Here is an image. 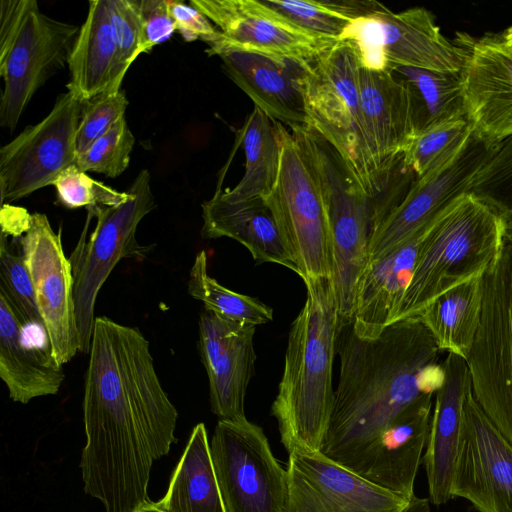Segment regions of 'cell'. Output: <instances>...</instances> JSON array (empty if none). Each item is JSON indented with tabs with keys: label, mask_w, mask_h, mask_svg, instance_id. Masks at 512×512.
<instances>
[{
	"label": "cell",
	"mask_w": 512,
	"mask_h": 512,
	"mask_svg": "<svg viewBox=\"0 0 512 512\" xmlns=\"http://www.w3.org/2000/svg\"><path fill=\"white\" fill-rule=\"evenodd\" d=\"M360 61L354 46L340 40L302 64V90L313 127L341 155L373 199V219L404 195L412 172L403 160L393 171L380 164L364 123L359 95Z\"/></svg>",
	"instance_id": "cell-4"
},
{
	"label": "cell",
	"mask_w": 512,
	"mask_h": 512,
	"mask_svg": "<svg viewBox=\"0 0 512 512\" xmlns=\"http://www.w3.org/2000/svg\"><path fill=\"white\" fill-rule=\"evenodd\" d=\"M472 132L467 119L426 130L418 134L403 153V164L421 178L455 156Z\"/></svg>",
	"instance_id": "cell-34"
},
{
	"label": "cell",
	"mask_w": 512,
	"mask_h": 512,
	"mask_svg": "<svg viewBox=\"0 0 512 512\" xmlns=\"http://www.w3.org/2000/svg\"><path fill=\"white\" fill-rule=\"evenodd\" d=\"M358 81L367 133L381 166L391 172L417 135L409 89L388 70L360 66Z\"/></svg>",
	"instance_id": "cell-23"
},
{
	"label": "cell",
	"mask_w": 512,
	"mask_h": 512,
	"mask_svg": "<svg viewBox=\"0 0 512 512\" xmlns=\"http://www.w3.org/2000/svg\"><path fill=\"white\" fill-rule=\"evenodd\" d=\"M155 504L165 512H225L203 423L193 428L167 492Z\"/></svg>",
	"instance_id": "cell-29"
},
{
	"label": "cell",
	"mask_w": 512,
	"mask_h": 512,
	"mask_svg": "<svg viewBox=\"0 0 512 512\" xmlns=\"http://www.w3.org/2000/svg\"><path fill=\"white\" fill-rule=\"evenodd\" d=\"M473 277L448 290L418 316L441 351L467 360L482 313L483 280Z\"/></svg>",
	"instance_id": "cell-30"
},
{
	"label": "cell",
	"mask_w": 512,
	"mask_h": 512,
	"mask_svg": "<svg viewBox=\"0 0 512 512\" xmlns=\"http://www.w3.org/2000/svg\"><path fill=\"white\" fill-rule=\"evenodd\" d=\"M210 450L225 512H288L287 470L261 427L218 420Z\"/></svg>",
	"instance_id": "cell-11"
},
{
	"label": "cell",
	"mask_w": 512,
	"mask_h": 512,
	"mask_svg": "<svg viewBox=\"0 0 512 512\" xmlns=\"http://www.w3.org/2000/svg\"><path fill=\"white\" fill-rule=\"evenodd\" d=\"M245 154V172L238 184L221 192L232 201L267 197L273 189L280 165V139L276 122L254 107L239 134Z\"/></svg>",
	"instance_id": "cell-31"
},
{
	"label": "cell",
	"mask_w": 512,
	"mask_h": 512,
	"mask_svg": "<svg viewBox=\"0 0 512 512\" xmlns=\"http://www.w3.org/2000/svg\"><path fill=\"white\" fill-rule=\"evenodd\" d=\"M462 45L466 118L477 136L497 144L512 136V47L502 36L464 39Z\"/></svg>",
	"instance_id": "cell-20"
},
{
	"label": "cell",
	"mask_w": 512,
	"mask_h": 512,
	"mask_svg": "<svg viewBox=\"0 0 512 512\" xmlns=\"http://www.w3.org/2000/svg\"><path fill=\"white\" fill-rule=\"evenodd\" d=\"M134 512H165L157 507L155 502L147 501L145 504H143L141 507H139Z\"/></svg>",
	"instance_id": "cell-46"
},
{
	"label": "cell",
	"mask_w": 512,
	"mask_h": 512,
	"mask_svg": "<svg viewBox=\"0 0 512 512\" xmlns=\"http://www.w3.org/2000/svg\"><path fill=\"white\" fill-rule=\"evenodd\" d=\"M85 375L84 491L106 512H134L148 499L153 463L167 455L178 412L135 327L95 318Z\"/></svg>",
	"instance_id": "cell-1"
},
{
	"label": "cell",
	"mask_w": 512,
	"mask_h": 512,
	"mask_svg": "<svg viewBox=\"0 0 512 512\" xmlns=\"http://www.w3.org/2000/svg\"><path fill=\"white\" fill-rule=\"evenodd\" d=\"M429 498H419L415 495L400 512H430Z\"/></svg>",
	"instance_id": "cell-44"
},
{
	"label": "cell",
	"mask_w": 512,
	"mask_h": 512,
	"mask_svg": "<svg viewBox=\"0 0 512 512\" xmlns=\"http://www.w3.org/2000/svg\"><path fill=\"white\" fill-rule=\"evenodd\" d=\"M434 337L419 317L388 325L373 339L339 325L340 373L320 453L352 471L406 408L435 396L445 378Z\"/></svg>",
	"instance_id": "cell-2"
},
{
	"label": "cell",
	"mask_w": 512,
	"mask_h": 512,
	"mask_svg": "<svg viewBox=\"0 0 512 512\" xmlns=\"http://www.w3.org/2000/svg\"><path fill=\"white\" fill-rule=\"evenodd\" d=\"M392 72L409 89L417 135L443 124L467 119L460 73L415 67H397Z\"/></svg>",
	"instance_id": "cell-32"
},
{
	"label": "cell",
	"mask_w": 512,
	"mask_h": 512,
	"mask_svg": "<svg viewBox=\"0 0 512 512\" xmlns=\"http://www.w3.org/2000/svg\"><path fill=\"white\" fill-rule=\"evenodd\" d=\"M287 474L288 512H400L409 502L319 451L289 453Z\"/></svg>",
	"instance_id": "cell-18"
},
{
	"label": "cell",
	"mask_w": 512,
	"mask_h": 512,
	"mask_svg": "<svg viewBox=\"0 0 512 512\" xmlns=\"http://www.w3.org/2000/svg\"><path fill=\"white\" fill-rule=\"evenodd\" d=\"M424 226L387 255L369 261L356 289L351 324L363 339L378 337L390 325L411 280L422 241L430 227Z\"/></svg>",
	"instance_id": "cell-27"
},
{
	"label": "cell",
	"mask_w": 512,
	"mask_h": 512,
	"mask_svg": "<svg viewBox=\"0 0 512 512\" xmlns=\"http://www.w3.org/2000/svg\"><path fill=\"white\" fill-rule=\"evenodd\" d=\"M134 144L135 137L123 117L85 152L77 155L74 165L84 172L116 178L129 166Z\"/></svg>",
	"instance_id": "cell-38"
},
{
	"label": "cell",
	"mask_w": 512,
	"mask_h": 512,
	"mask_svg": "<svg viewBox=\"0 0 512 512\" xmlns=\"http://www.w3.org/2000/svg\"><path fill=\"white\" fill-rule=\"evenodd\" d=\"M80 27L44 14L36 0L0 1V125L11 131L35 92L68 63Z\"/></svg>",
	"instance_id": "cell-6"
},
{
	"label": "cell",
	"mask_w": 512,
	"mask_h": 512,
	"mask_svg": "<svg viewBox=\"0 0 512 512\" xmlns=\"http://www.w3.org/2000/svg\"><path fill=\"white\" fill-rule=\"evenodd\" d=\"M147 52L170 39L176 25L169 11V0H137Z\"/></svg>",
	"instance_id": "cell-43"
},
{
	"label": "cell",
	"mask_w": 512,
	"mask_h": 512,
	"mask_svg": "<svg viewBox=\"0 0 512 512\" xmlns=\"http://www.w3.org/2000/svg\"><path fill=\"white\" fill-rule=\"evenodd\" d=\"M255 330L204 307L200 312L198 349L208 377L211 410L219 420L247 419L244 404L255 371Z\"/></svg>",
	"instance_id": "cell-19"
},
{
	"label": "cell",
	"mask_w": 512,
	"mask_h": 512,
	"mask_svg": "<svg viewBox=\"0 0 512 512\" xmlns=\"http://www.w3.org/2000/svg\"><path fill=\"white\" fill-rule=\"evenodd\" d=\"M202 219L203 238H231L246 247L257 263L278 264L297 274L296 263L265 198L228 200L218 186L214 195L202 203Z\"/></svg>",
	"instance_id": "cell-26"
},
{
	"label": "cell",
	"mask_w": 512,
	"mask_h": 512,
	"mask_svg": "<svg viewBox=\"0 0 512 512\" xmlns=\"http://www.w3.org/2000/svg\"><path fill=\"white\" fill-rule=\"evenodd\" d=\"M342 40L354 46L360 66L369 69L415 67L458 74L467 58L465 47L445 38L422 7L396 13L382 4L353 21Z\"/></svg>",
	"instance_id": "cell-10"
},
{
	"label": "cell",
	"mask_w": 512,
	"mask_h": 512,
	"mask_svg": "<svg viewBox=\"0 0 512 512\" xmlns=\"http://www.w3.org/2000/svg\"><path fill=\"white\" fill-rule=\"evenodd\" d=\"M280 165L267 197L288 248L304 281L332 279L333 244L326 205L314 169L299 142L276 122Z\"/></svg>",
	"instance_id": "cell-8"
},
{
	"label": "cell",
	"mask_w": 512,
	"mask_h": 512,
	"mask_svg": "<svg viewBox=\"0 0 512 512\" xmlns=\"http://www.w3.org/2000/svg\"><path fill=\"white\" fill-rule=\"evenodd\" d=\"M29 340L12 306L0 293V378L9 397L22 404L57 394L65 378L47 332Z\"/></svg>",
	"instance_id": "cell-25"
},
{
	"label": "cell",
	"mask_w": 512,
	"mask_h": 512,
	"mask_svg": "<svg viewBox=\"0 0 512 512\" xmlns=\"http://www.w3.org/2000/svg\"><path fill=\"white\" fill-rule=\"evenodd\" d=\"M207 254L200 251L191 267L188 293L203 302L204 308L227 319L258 326L273 319V310L263 302L222 286L208 274Z\"/></svg>",
	"instance_id": "cell-33"
},
{
	"label": "cell",
	"mask_w": 512,
	"mask_h": 512,
	"mask_svg": "<svg viewBox=\"0 0 512 512\" xmlns=\"http://www.w3.org/2000/svg\"><path fill=\"white\" fill-rule=\"evenodd\" d=\"M504 220V236L512 243V213L503 217Z\"/></svg>",
	"instance_id": "cell-45"
},
{
	"label": "cell",
	"mask_w": 512,
	"mask_h": 512,
	"mask_svg": "<svg viewBox=\"0 0 512 512\" xmlns=\"http://www.w3.org/2000/svg\"><path fill=\"white\" fill-rule=\"evenodd\" d=\"M451 496L478 512H512V445L485 415L472 388L463 403Z\"/></svg>",
	"instance_id": "cell-16"
},
{
	"label": "cell",
	"mask_w": 512,
	"mask_h": 512,
	"mask_svg": "<svg viewBox=\"0 0 512 512\" xmlns=\"http://www.w3.org/2000/svg\"><path fill=\"white\" fill-rule=\"evenodd\" d=\"M58 201L65 207L116 206L129 198V192H119L91 178L74 164L67 167L52 184Z\"/></svg>",
	"instance_id": "cell-41"
},
{
	"label": "cell",
	"mask_w": 512,
	"mask_h": 512,
	"mask_svg": "<svg viewBox=\"0 0 512 512\" xmlns=\"http://www.w3.org/2000/svg\"><path fill=\"white\" fill-rule=\"evenodd\" d=\"M445 378L435 394L423 455L429 500L435 506L452 499L451 484L462 428L463 403L472 388L467 361L449 353L443 362Z\"/></svg>",
	"instance_id": "cell-24"
},
{
	"label": "cell",
	"mask_w": 512,
	"mask_h": 512,
	"mask_svg": "<svg viewBox=\"0 0 512 512\" xmlns=\"http://www.w3.org/2000/svg\"><path fill=\"white\" fill-rule=\"evenodd\" d=\"M433 396L401 412L378 436L352 472L410 500L426 446Z\"/></svg>",
	"instance_id": "cell-21"
},
{
	"label": "cell",
	"mask_w": 512,
	"mask_h": 512,
	"mask_svg": "<svg viewBox=\"0 0 512 512\" xmlns=\"http://www.w3.org/2000/svg\"><path fill=\"white\" fill-rule=\"evenodd\" d=\"M480 325L467 358L473 396L512 445V243L482 276Z\"/></svg>",
	"instance_id": "cell-9"
},
{
	"label": "cell",
	"mask_w": 512,
	"mask_h": 512,
	"mask_svg": "<svg viewBox=\"0 0 512 512\" xmlns=\"http://www.w3.org/2000/svg\"><path fill=\"white\" fill-rule=\"evenodd\" d=\"M496 144L472 132L461 150L431 173L417 178L400 202L374 229L369 261L382 258L433 222L472 184Z\"/></svg>",
	"instance_id": "cell-14"
},
{
	"label": "cell",
	"mask_w": 512,
	"mask_h": 512,
	"mask_svg": "<svg viewBox=\"0 0 512 512\" xmlns=\"http://www.w3.org/2000/svg\"><path fill=\"white\" fill-rule=\"evenodd\" d=\"M116 58L107 0H91L69 55L68 91L87 101L109 88H121L116 80Z\"/></svg>",
	"instance_id": "cell-28"
},
{
	"label": "cell",
	"mask_w": 512,
	"mask_h": 512,
	"mask_svg": "<svg viewBox=\"0 0 512 512\" xmlns=\"http://www.w3.org/2000/svg\"><path fill=\"white\" fill-rule=\"evenodd\" d=\"M217 56L225 73L254 107L290 129L310 126L301 83L302 64L244 51H225Z\"/></svg>",
	"instance_id": "cell-22"
},
{
	"label": "cell",
	"mask_w": 512,
	"mask_h": 512,
	"mask_svg": "<svg viewBox=\"0 0 512 512\" xmlns=\"http://www.w3.org/2000/svg\"><path fill=\"white\" fill-rule=\"evenodd\" d=\"M260 1L296 27L319 38L340 41L353 22L338 10L334 0Z\"/></svg>",
	"instance_id": "cell-35"
},
{
	"label": "cell",
	"mask_w": 512,
	"mask_h": 512,
	"mask_svg": "<svg viewBox=\"0 0 512 512\" xmlns=\"http://www.w3.org/2000/svg\"><path fill=\"white\" fill-rule=\"evenodd\" d=\"M502 38L506 45L512 47V26L509 27L504 34L502 35Z\"/></svg>",
	"instance_id": "cell-47"
},
{
	"label": "cell",
	"mask_w": 512,
	"mask_h": 512,
	"mask_svg": "<svg viewBox=\"0 0 512 512\" xmlns=\"http://www.w3.org/2000/svg\"><path fill=\"white\" fill-rule=\"evenodd\" d=\"M129 101L121 88H109L83 101L81 118L76 133V154L85 152L121 118Z\"/></svg>",
	"instance_id": "cell-40"
},
{
	"label": "cell",
	"mask_w": 512,
	"mask_h": 512,
	"mask_svg": "<svg viewBox=\"0 0 512 512\" xmlns=\"http://www.w3.org/2000/svg\"><path fill=\"white\" fill-rule=\"evenodd\" d=\"M220 31L209 56L244 51L307 64L336 42L296 27L260 0H190Z\"/></svg>",
	"instance_id": "cell-15"
},
{
	"label": "cell",
	"mask_w": 512,
	"mask_h": 512,
	"mask_svg": "<svg viewBox=\"0 0 512 512\" xmlns=\"http://www.w3.org/2000/svg\"><path fill=\"white\" fill-rule=\"evenodd\" d=\"M82 104L70 91L60 94L40 122L27 126L0 149L1 203L9 204L52 185L76 159Z\"/></svg>",
	"instance_id": "cell-12"
},
{
	"label": "cell",
	"mask_w": 512,
	"mask_h": 512,
	"mask_svg": "<svg viewBox=\"0 0 512 512\" xmlns=\"http://www.w3.org/2000/svg\"><path fill=\"white\" fill-rule=\"evenodd\" d=\"M504 240V220L496 210L472 193L459 197L430 225L390 324L418 317L443 293L483 275Z\"/></svg>",
	"instance_id": "cell-5"
},
{
	"label": "cell",
	"mask_w": 512,
	"mask_h": 512,
	"mask_svg": "<svg viewBox=\"0 0 512 512\" xmlns=\"http://www.w3.org/2000/svg\"><path fill=\"white\" fill-rule=\"evenodd\" d=\"M150 182L148 170L143 169L127 190L125 202L86 208L84 229L69 257L82 353L90 350L98 293L116 264L124 258L144 259L152 249L136 239L140 221L156 207Z\"/></svg>",
	"instance_id": "cell-7"
},
{
	"label": "cell",
	"mask_w": 512,
	"mask_h": 512,
	"mask_svg": "<svg viewBox=\"0 0 512 512\" xmlns=\"http://www.w3.org/2000/svg\"><path fill=\"white\" fill-rule=\"evenodd\" d=\"M470 193L502 217L512 213V136L495 145L477 174Z\"/></svg>",
	"instance_id": "cell-37"
},
{
	"label": "cell",
	"mask_w": 512,
	"mask_h": 512,
	"mask_svg": "<svg viewBox=\"0 0 512 512\" xmlns=\"http://www.w3.org/2000/svg\"><path fill=\"white\" fill-rule=\"evenodd\" d=\"M169 11L176 25V31L187 42L200 39L209 46L221 35L216 26L190 4L169 0Z\"/></svg>",
	"instance_id": "cell-42"
},
{
	"label": "cell",
	"mask_w": 512,
	"mask_h": 512,
	"mask_svg": "<svg viewBox=\"0 0 512 512\" xmlns=\"http://www.w3.org/2000/svg\"><path fill=\"white\" fill-rule=\"evenodd\" d=\"M21 255L57 362L63 366L79 351L72 268L61 234L43 213L28 214L20 238Z\"/></svg>",
	"instance_id": "cell-13"
},
{
	"label": "cell",
	"mask_w": 512,
	"mask_h": 512,
	"mask_svg": "<svg viewBox=\"0 0 512 512\" xmlns=\"http://www.w3.org/2000/svg\"><path fill=\"white\" fill-rule=\"evenodd\" d=\"M0 293L6 297L22 325L43 324L23 257L14 252L4 232L0 241Z\"/></svg>",
	"instance_id": "cell-36"
},
{
	"label": "cell",
	"mask_w": 512,
	"mask_h": 512,
	"mask_svg": "<svg viewBox=\"0 0 512 512\" xmlns=\"http://www.w3.org/2000/svg\"><path fill=\"white\" fill-rule=\"evenodd\" d=\"M305 303L291 324L271 414L288 453L318 452L334 403L333 362L339 314L332 279L304 281Z\"/></svg>",
	"instance_id": "cell-3"
},
{
	"label": "cell",
	"mask_w": 512,
	"mask_h": 512,
	"mask_svg": "<svg viewBox=\"0 0 512 512\" xmlns=\"http://www.w3.org/2000/svg\"><path fill=\"white\" fill-rule=\"evenodd\" d=\"M320 188L332 234V281L341 325L352 320L357 285L369 262L373 199L342 169L325 173Z\"/></svg>",
	"instance_id": "cell-17"
},
{
	"label": "cell",
	"mask_w": 512,
	"mask_h": 512,
	"mask_svg": "<svg viewBox=\"0 0 512 512\" xmlns=\"http://www.w3.org/2000/svg\"><path fill=\"white\" fill-rule=\"evenodd\" d=\"M109 20L117 48L116 80L122 84L130 65L147 53L137 0H107Z\"/></svg>",
	"instance_id": "cell-39"
}]
</instances>
